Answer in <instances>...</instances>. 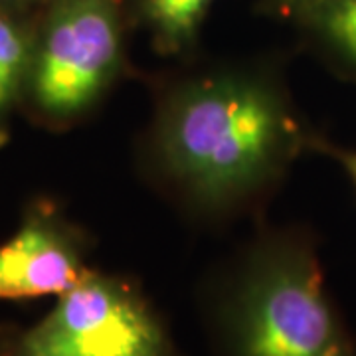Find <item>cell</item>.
Returning <instances> with one entry per match:
<instances>
[{
	"mask_svg": "<svg viewBox=\"0 0 356 356\" xmlns=\"http://www.w3.org/2000/svg\"><path fill=\"white\" fill-rule=\"evenodd\" d=\"M214 0H143V14L159 46L166 51L184 48L196 34Z\"/></svg>",
	"mask_w": 356,
	"mask_h": 356,
	"instance_id": "cell-8",
	"label": "cell"
},
{
	"mask_svg": "<svg viewBox=\"0 0 356 356\" xmlns=\"http://www.w3.org/2000/svg\"><path fill=\"white\" fill-rule=\"evenodd\" d=\"M119 64L117 0H50L34 30L22 97L42 119L70 121L102 95Z\"/></svg>",
	"mask_w": 356,
	"mask_h": 356,
	"instance_id": "cell-3",
	"label": "cell"
},
{
	"mask_svg": "<svg viewBox=\"0 0 356 356\" xmlns=\"http://www.w3.org/2000/svg\"><path fill=\"white\" fill-rule=\"evenodd\" d=\"M301 16L321 51L356 77V0H313Z\"/></svg>",
	"mask_w": 356,
	"mask_h": 356,
	"instance_id": "cell-7",
	"label": "cell"
},
{
	"mask_svg": "<svg viewBox=\"0 0 356 356\" xmlns=\"http://www.w3.org/2000/svg\"><path fill=\"white\" fill-rule=\"evenodd\" d=\"M2 4H8V6H14V8H20V6H24L26 2H30V0H0Z\"/></svg>",
	"mask_w": 356,
	"mask_h": 356,
	"instance_id": "cell-11",
	"label": "cell"
},
{
	"mask_svg": "<svg viewBox=\"0 0 356 356\" xmlns=\"http://www.w3.org/2000/svg\"><path fill=\"white\" fill-rule=\"evenodd\" d=\"M236 356H356L313 250L277 242L248 269L229 321Z\"/></svg>",
	"mask_w": 356,
	"mask_h": 356,
	"instance_id": "cell-2",
	"label": "cell"
},
{
	"mask_svg": "<svg viewBox=\"0 0 356 356\" xmlns=\"http://www.w3.org/2000/svg\"><path fill=\"white\" fill-rule=\"evenodd\" d=\"M313 0H277V4H280L283 10H293V13H303L307 6L311 4Z\"/></svg>",
	"mask_w": 356,
	"mask_h": 356,
	"instance_id": "cell-10",
	"label": "cell"
},
{
	"mask_svg": "<svg viewBox=\"0 0 356 356\" xmlns=\"http://www.w3.org/2000/svg\"><path fill=\"white\" fill-rule=\"evenodd\" d=\"M86 273L76 234L44 204L0 245V299L60 297Z\"/></svg>",
	"mask_w": 356,
	"mask_h": 356,
	"instance_id": "cell-5",
	"label": "cell"
},
{
	"mask_svg": "<svg viewBox=\"0 0 356 356\" xmlns=\"http://www.w3.org/2000/svg\"><path fill=\"white\" fill-rule=\"evenodd\" d=\"M327 147H329V145H327ZM329 153L334 154L337 161L346 168L348 177H350V180L355 182L356 186V151H341V149H331V147H329Z\"/></svg>",
	"mask_w": 356,
	"mask_h": 356,
	"instance_id": "cell-9",
	"label": "cell"
},
{
	"mask_svg": "<svg viewBox=\"0 0 356 356\" xmlns=\"http://www.w3.org/2000/svg\"><path fill=\"white\" fill-rule=\"evenodd\" d=\"M305 145V133L280 91L245 76L184 86L166 103L156 131L166 170L208 204L261 186Z\"/></svg>",
	"mask_w": 356,
	"mask_h": 356,
	"instance_id": "cell-1",
	"label": "cell"
},
{
	"mask_svg": "<svg viewBox=\"0 0 356 356\" xmlns=\"http://www.w3.org/2000/svg\"><path fill=\"white\" fill-rule=\"evenodd\" d=\"M0 356H172V348L137 293L88 271L34 327L0 337Z\"/></svg>",
	"mask_w": 356,
	"mask_h": 356,
	"instance_id": "cell-4",
	"label": "cell"
},
{
	"mask_svg": "<svg viewBox=\"0 0 356 356\" xmlns=\"http://www.w3.org/2000/svg\"><path fill=\"white\" fill-rule=\"evenodd\" d=\"M34 30L18 8L0 2V145L8 137V119L22 99L26 76L32 60Z\"/></svg>",
	"mask_w": 356,
	"mask_h": 356,
	"instance_id": "cell-6",
	"label": "cell"
}]
</instances>
